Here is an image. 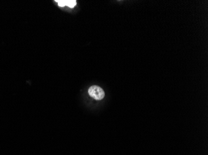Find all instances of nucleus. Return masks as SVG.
Listing matches in <instances>:
<instances>
[{
	"instance_id": "f03ea898",
	"label": "nucleus",
	"mask_w": 208,
	"mask_h": 155,
	"mask_svg": "<svg viewBox=\"0 0 208 155\" xmlns=\"http://www.w3.org/2000/svg\"><path fill=\"white\" fill-rule=\"evenodd\" d=\"M56 2H57L59 6L61 7L67 6L71 8H74L77 4V1L75 0H56Z\"/></svg>"
},
{
	"instance_id": "f257e3e1",
	"label": "nucleus",
	"mask_w": 208,
	"mask_h": 155,
	"mask_svg": "<svg viewBox=\"0 0 208 155\" xmlns=\"http://www.w3.org/2000/svg\"><path fill=\"white\" fill-rule=\"evenodd\" d=\"M88 94L95 100H102L105 97L104 90L98 86H92L88 89Z\"/></svg>"
}]
</instances>
